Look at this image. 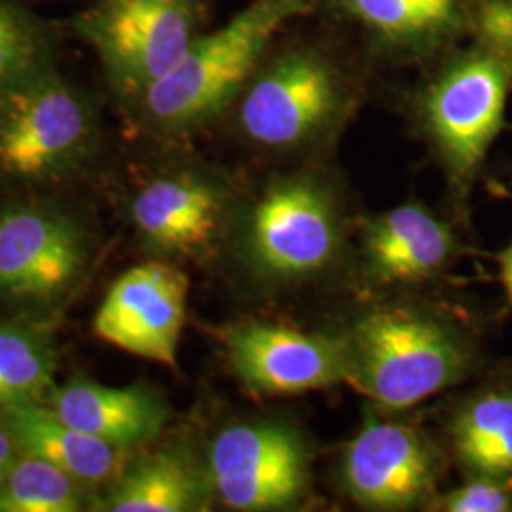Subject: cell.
<instances>
[{
    "mask_svg": "<svg viewBox=\"0 0 512 512\" xmlns=\"http://www.w3.org/2000/svg\"><path fill=\"white\" fill-rule=\"evenodd\" d=\"M348 384L387 410H404L465 380L476 365L473 340L420 311L380 308L344 336Z\"/></svg>",
    "mask_w": 512,
    "mask_h": 512,
    "instance_id": "1",
    "label": "cell"
},
{
    "mask_svg": "<svg viewBox=\"0 0 512 512\" xmlns=\"http://www.w3.org/2000/svg\"><path fill=\"white\" fill-rule=\"evenodd\" d=\"M310 8L311 0H255L211 35H200L141 95L148 116L165 128L213 118L234 99L270 40Z\"/></svg>",
    "mask_w": 512,
    "mask_h": 512,
    "instance_id": "2",
    "label": "cell"
},
{
    "mask_svg": "<svg viewBox=\"0 0 512 512\" xmlns=\"http://www.w3.org/2000/svg\"><path fill=\"white\" fill-rule=\"evenodd\" d=\"M200 21L202 0H95L76 31L118 92L143 95L200 37Z\"/></svg>",
    "mask_w": 512,
    "mask_h": 512,
    "instance_id": "3",
    "label": "cell"
},
{
    "mask_svg": "<svg viewBox=\"0 0 512 512\" xmlns=\"http://www.w3.org/2000/svg\"><path fill=\"white\" fill-rule=\"evenodd\" d=\"M92 114L48 67L0 93V171L19 179L48 177L90 147Z\"/></svg>",
    "mask_w": 512,
    "mask_h": 512,
    "instance_id": "4",
    "label": "cell"
},
{
    "mask_svg": "<svg viewBox=\"0 0 512 512\" xmlns=\"http://www.w3.org/2000/svg\"><path fill=\"white\" fill-rule=\"evenodd\" d=\"M245 245L253 268L272 281L321 274L342 245L334 200L310 179L275 181L249 213Z\"/></svg>",
    "mask_w": 512,
    "mask_h": 512,
    "instance_id": "5",
    "label": "cell"
},
{
    "mask_svg": "<svg viewBox=\"0 0 512 512\" xmlns=\"http://www.w3.org/2000/svg\"><path fill=\"white\" fill-rule=\"evenodd\" d=\"M209 482L236 511L291 509L310 486L308 444L277 421L230 425L211 444Z\"/></svg>",
    "mask_w": 512,
    "mask_h": 512,
    "instance_id": "6",
    "label": "cell"
},
{
    "mask_svg": "<svg viewBox=\"0 0 512 512\" xmlns=\"http://www.w3.org/2000/svg\"><path fill=\"white\" fill-rule=\"evenodd\" d=\"M512 67L490 52L452 65L425 97V120L456 190L465 194L503 128Z\"/></svg>",
    "mask_w": 512,
    "mask_h": 512,
    "instance_id": "7",
    "label": "cell"
},
{
    "mask_svg": "<svg viewBox=\"0 0 512 512\" xmlns=\"http://www.w3.org/2000/svg\"><path fill=\"white\" fill-rule=\"evenodd\" d=\"M188 277L173 264L145 262L120 275L95 315L97 336L131 355L177 368Z\"/></svg>",
    "mask_w": 512,
    "mask_h": 512,
    "instance_id": "8",
    "label": "cell"
},
{
    "mask_svg": "<svg viewBox=\"0 0 512 512\" xmlns=\"http://www.w3.org/2000/svg\"><path fill=\"white\" fill-rule=\"evenodd\" d=\"M224 344L239 380L256 393L293 395L349 380L344 338L249 321L226 330Z\"/></svg>",
    "mask_w": 512,
    "mask_h": 512,
    "instance_id": "9",
    "label": "cell"
},
{
    "mask_svg": "<svg viewBox=\"0 0 512 512\" xmlns=\"http://www.w3.org/2000/svg\"><path fill=\"white\" fill-rule=\"evenodd\" d=\"M340 105V84L329 63L310 52L279 59L245 95L239 122L264 147L308 141Z\"/></svg>",
    "mask_w": 512,
    "mask_h": 512,
    "instance_id": "10",
    "label": "cell"
},
{
    "mask_svg": "<svg viewBox=\"0 0 512 512\" xmlns=\"http://www.w3.org/2000/svg\"><path fill=\"white\" fill-rule=\"evenodd\" d=\"M439 459L414 429L368 418L342 463L349 495L368 509L399 511L433 494Z\"/></svg>",
    "mask_w": 512,
    "mask_h": 512,
    "instance_id": "11",
    "label": "cell"
},
{
    "mask_svg": "<svg viewBox=\"0 0 512 512\" xmlns=\"http://www.w3.org/2000/svg\"><path fill=\"white\" fill-rule=\"evenodd\" d=\"M84 264V243L69 220L40 209L0 215V291L44 300L63 293Z\"/></svg>",
    "mask_w": 512,
    "mask_h": 512,
    "instance_id": "12",
    "label": "cell"
},
{
    "mask_svg": "<svg viewBox=\"0 0 512 512\" xmlns=\"http://www.w3.org/2000/svg\"><path fill=\"white\" fill-rule=\"evenodd\" d=\"M224 202L219 188L196 175L164 177L145 186L133 202L141 234L171 255H200L217 238Z\"/></svg>",
    "mask_w": 512,
    "mask_h": 512,
    "instance_id": "13",
    "label": "cell"
},
{
    "mask_svg": "<svg viewBox=\"0 0 512 512\" xmlns=\"http://www.w3.org/2000/svg\"><path fill=\"white\" fill-rule=\"evenodd\" d=\"M363 249L378 279L410 283L440 272L458 251V241L446 222L410 203L366 220Z\"/></svg>",
    "mask_w": 512,
    "mask_h": 512,
    "instance_id": "14",
    "label": "cell"
},
{
    "mask_svg": "<svg viewBox=\"0 0 512 512\" xmlns=\"http://www.w3.org/2000/svg\"><path fill=\"white\" fill-rule=\"evenodd\" d=\"M52 410L69 425L122 450L156 439L167 421L162 399L143 385L116 389L73 382L55 391Z\"/></svg>",
    "mask_w": 512,
    "mask_h": 512,
    "instance_id": "15",
    "label": "cell"
},
{
    "mask_svg": "<svg viewBox=\"0 0 512 512\" xmlns=\"http://www.w3.org/2000/svg\"><path fill=\"white\" fill-rule=\"evenodd\" d=\"M4 423L27 456L44 459L78 480H105L118 467L122 448L76 429L52 408L38 403L8 406Z\"/></svg>",
    "mask_w": 512,
    "mask_h": 512,
    "instance_id": "16",
    "label": "cell"
},
{
    "mask_svg": "<svg viewBox=\"0 0 512 512\" xmlns=\"http://www.w3.org/2000/svg\"><path fill=\"white\" fill-rule=\"evenodd\" d=\"M448 431L469 475L512 482V376L471 393L454 412Z\"/></svg>",
    "mask_w": 512,
    "mask_h": 512,
    "instance_id": "17",
    "label": "cell"
},
{
    "mask_svg": "<svg viewBox=\"0 0 512 512\" xmlns=\"http://www.w3.org/2000/svg\"><path fill=\"white\" fill-rule=\"evenodd\" d=\"M207 480L181 450H162L131 465L107 499L112 512L200 511Z\"/></svg>",
    "mask_w": 512,
    "mask_h": 512,
    "instance_id": "18",
    "label": "cell"
},
{
    "mask_svg": "<svg viewBox=\"0 0 512 512\" xmlns=\"http://www.w3.org/2000/svg\"><path fill=\"white\" fill-rule=\"evenodd\" d=\"M54 351L31 330L0 325V408L38 403L54 382Z\"/></svg>",
    "mask_w": 512,
    "mask_h": 512,
    "instance_id": "19",
    "label": "cell"
},
{
    "mask_svg": "<svg viewBox=\"0 0 512 512\" xmlns=\"http://www.w3.org/2000/svg\"><path fill=\"white\" fill-rule=\"evenodd\" d=\"M351 12L372 31L393 42H416L448 29L459 0H346Z\"/></svg>",
    "mask_w": 512,
    "mask_h": 512,
    "instance_id": "20",
    "label": "cell"
},
{
    "mask_svg": "<svg viewBox=\"0 0 512 512\" xmlns=\"http://www.w3.org/2000/svg\"><path fill=\"white\" fill-rule=\"evenodd\" d=\"M80 497L73 476L44 459L16 461L0 486V512H74Z\"/></svg>",
    "mask_w": 512,
    "mask_h": 512,
    "instance_id": "21",
    "label": "cell"
},
{
    "mask_svg": "<svg viewBox=\"0 0 512 512\" xmlns=\"http://www.w3.org/2000/svg\"><path fill=\"white\" fill-rule=\"evenodd\" d=\"M48 42L35 19L0 0V93L48 67Z\"/></svg>",
    "mask_w": 512,
    "mask_h": 512,
    "instance_id": "22",
    "label": "cell"
},
{
    "mask_svg": "<svg viewBox=\"0 0 512 512\" xmlns=\"http://www.w3.org/2000/svg\"><path fill=\"white\" fill-rule=\"evenodd\" d=\"M439 509L446 512H511L512 482L471 473L461 486L440 497Z\"/></svg>",
    "mask_w": 512,
    "mask_h": 512,
    "instance_id": "23",
    "label": "cell"
},
{
    "mask_svg": "<svg viewBox=\"0 0 512 512\" xmlns=\"http://www.w3.org/2000/svg\"><path fill=\"white\" fill-rule=\"evenodd\" d=\"M478 31L486 52L512 67V0H484L478 12Z\"/></svg>",
    "mask_w": 512,
    "mask_h": 512,
    "instance_id": "24",
    "label": "cell"
},
{
    "mask_svg": "<svg viewBox=\"0 0 512 512\" xmlns=\"http://www.w3.org/2000/svg\"><path fill=\"white\" fill-rule=\"evenodd\" d=\"M16 440L12 437L8 425H0V486L6 480V476L10 473V469L16 463Z\"/></svg>",
    "mask_w": 512,
    "mask_h": 512,
    "instance_id": "25",
    "label": "cell"
},
{
    "mask_svg": "<svg viewBox=\"0 0 512 512\" xmlns=\"http://www.w3.org/2000/svg\"><path fill=\"white\" fill-rule=\"evenodd\" d=\"M499 268H501V283L512 304V243L499 255Z\"/></svg>",
    "mask_w": 512,
    "mask_h": 512,
    "instance_id": "26",
    "label": "cell"
}]
</instances>
